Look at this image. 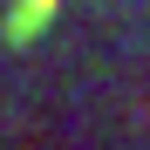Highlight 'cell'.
<instances>
[{"mask_svg": "<svg viewBox=\"0 0 150 150\" xmlns=\"http://www.w3.org/2000/svg\"><path fill=\"white\" fill-rule=\"evenodd\" d=\"M48 21H55V0H14V21H7V34H14V41H34Z\"/></svg>", "mask_w": 150, "mask_h": 150, "instance_id": "1", "label": "cell"}]
</instances>
